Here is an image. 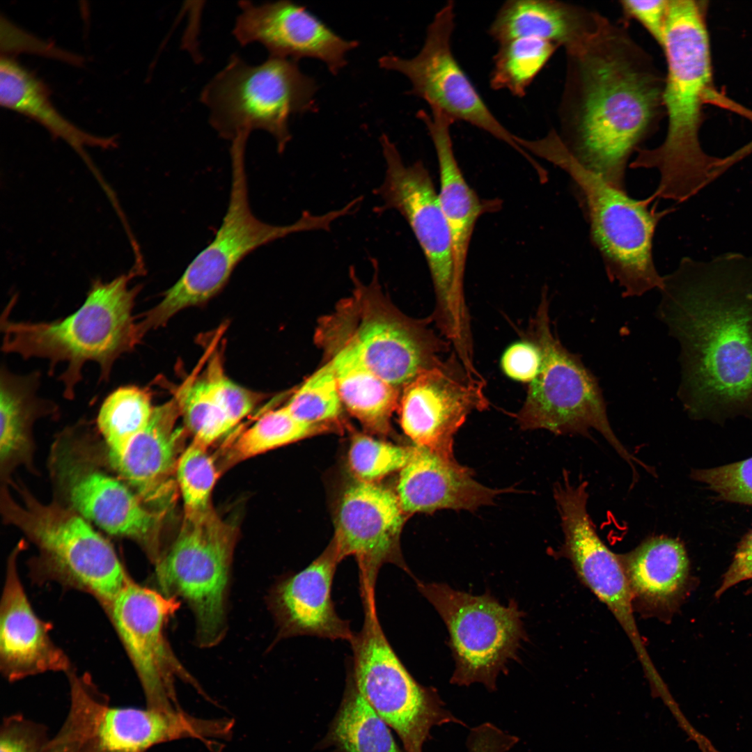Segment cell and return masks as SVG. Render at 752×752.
Returning a JSON list of instances; mask_svg holds the SVG:
<instances>
[{"instance_id":"cell-1","label":"cell","mask_w":752,"mask_h":752,"mask_svg":"<svg viewBox=\"0 0 752 752\" xmlns=\"http://www.w3.org/2000/svg\"><path fill=\"white\" fill-rule=\"evenodd\" d=\"M659 290L657 315L680 346L677 396L687 412L752 414V260L683 258Z\"/></svg>"},{"instance_id":"cell-2","label":"cell","mask_w":752,"mask_h":752,"mask_svg":"<svg viewBox=\"0 0 752 752\" xmlns=\"http://www.w3.org/2000/svg\"><path fill=\"white\" fill-rule=\"evenodd\" d=\"M565 52L558 135L582 165L625 189L629 157L665 114V77L625 27L600 13Z\"/></svg>"},{"instance_id":"cell-3","label":"cell","mask_w":752,"mask_h":752,"mask_svg":"<svg viewBox=\"0 0 752 752\" xmlns=\"http://www.w3.org/2000/svg\"><path fill=\"white\" fill-rule=\"evenodd\" d=\"M704 1L670 0L661 48L667 72L663 92L667 130L656 148H639L632 169H655V198L683 201L719 174L721 162L699 143L703 107L713 97L710 44Z\"/></svg>"},{"instance_id":"cell-4","label":"cell","mask_w":752,"mask_h":752,"mask_svg":"<svg viewBox=\"0 0 752 752\" xmlns=\"http://www.w3.org/2000/svg\"><path fill=\"white\" fill-rule=\"evenodd\" d=\"M143 273L136 267L110 281H93L81 306L68 316L50 322L14 321L9 318L16 301L13 297L1 316L3 334L1 350L24 359L42 358L49 362L48 374L59 363H66L58 377L63 396L72 400L82 379L87 362L97 363L100 381L107 382L113 364L140 343L133 311L141 285L130 286Z\"/></svg>"},{"instance_id":"cell-5","label":"cell","mask_w":752,"mask_h":752,"mask_svg":"<svg viewBox=\"0 0 752 752\" xmlns=\"http://www.w3.org/2000/svg\"><path fill=\"white\" fill-rule=\"evenodd\" d=\"M519 143L569 175L584 207L591 240L609 279L618 283L623 297H639L653 289L661 290L664 276L654 263L652 242L656 227L667 212L649 208L655 196L634 199L625 189L609 183L582 165L554 129L541 139L519 138Z\"/></svg>"},{"instance_id":"cell-6","label":"cell","mask_w":752,"mask_h":752,"mask_svg":"<svg viewBox=\"0 0 752 752\" xmlns=\"http://www.w3.org/2000/svg\"><path fill=\"white\" fill-rule=\"evenodd\" d=\"M350 274L352 295L340 301L318 327L317 340L322 348L352 347L374 373L397 388L444 360L449 343L424 320L399 311L382 292L377 271L368 285L354 272Z\"/></svg>"},{"instance_id":"cell-7","label":"cell","mask_w":752,"mask_h":752,"mask_svg":"<svg viewBox=\"0 0 752 752\" xmlns=\"http://www.w3.org/2000/svg\"><path fill=\"white\" fill-rule=\"evenodd\" d=\"M244 153L245 146L231 145V187L221 224L211 243L191 261L162 300L139 315L143 334L164 325L181 310L214 296L242 259L258 247L298 232L329 230L334 221L349 214L348 208L343 207L320 215L304 212L288 225L260 221L249 206Z\"/></svg>"},{"instance_id":"cell-8","label":"cell","mask_w":752,"mask_h":752,"mask_svg":"<svg viewBox=\"0 0 752 752\" xmlns=\"http://www.w3.org/2000/svg\"><path fill=\"white\" fill-rule=\"evenodd\" d=\"M317 90L315 80L300 70L297 61L269 56L251 65L233 54L205 85L201 100L221 137L247 141L251 131L265 130L281 153L291 139L290 117L313 111Z\"/></svg>"},{"instance_id":"cell-9","label":"cell","mask_w":752,"mask_h":752,"mask_svg":"<svg viewBox=\"0 0 752 752\" xmlns=\"http://www.w3.org/2000/svg\"><path fill=\"white\" fill-rule=\"evenodd\" d=\"M13 485L19 501L7 485L1 489L6 524L19 529L37 547L40 565L49 576L107 605L130 579L112 545L75 510L58 501L43 503L24 485Z\"/></svg>"},{"instance_id":"cell-10","label":"cell","mask_w":752,"mask_h":752,"mask_svg":"<svg viewBox=\"0 0 752 752\" xmlns=\"http://www.w3.org/2000/svg\"><path fill=\"white\" fill-rule=\"evenodd\" d=\"M237 529L213 507L184 514L177 535L155 565L163 595L184 600L201 648L217 645L227 630V604Z\"/></svg>"},{"instance_id":"cell-11","label":"cell","mask_w":752,"mask_h":752,"mask_svg":"<svg viewBox=\"0 0 752 752\" xmlns=\"http://www.w3.org/2000/svg\"><path fill=\"white\" fill-rule=\"evenodd\" d=\"M527 339L542 354V364L530 383L525 401L516 415L523 430H547L556 434L590 437L599 432L635 473L634 463L643 465L625 448L613 432L599 384L580 358L568 351L551 327L549 301L544 290Z\"/></svg>"},{"instance_id":"cell-12","label":"cell","mask_w":752,"mask_h":752,"mask_svg":"<svg viewBox=\"0 0 752 752\" xmlns=\"http://www.w3.org/2000/svg\"><path fill=\"white\" fill-rule=\"evenodd\" d=\"M361 629L350 642V675L357 689L376 713L393 728L406 752H423L435 726H467L446 707L438 692L420 684L409 673L389 643L379 623L375 593H361Z\"/></svg>"},{"instance_id":"cell-13","label":"cell","mask_w":752,"mask_h":752,"mask_svg":"<svg viewBox=\"0 0 752 752\" xmlns=\"http://www.w3.org/2000/svg\"><path fill=\"white\" fill-rule=\"evenodd\" d=\"M386 162L377 189L384 208L406 219L425 257L436 297L434 319L441 334L460 340L471 331L464 288L456 279L452 237L439 194L421 162L406 165L388 136L379 139Z\"/></svg>"},{"instance_id":"cell-14","label":"cell","mask_w":752,"mask_h":752,"mask_svg":"<svg viewBox=\"0 0 752 752\" xmlns=\"http://www.w3.org/2000/svg\"><path fill=\"white\" fill-rule=\"evenodd\" d=\"M78 440L75 425L60 435L52 451L51 472L62 504L110 535L135 541L155 563L162 552L164 515L146 506L122 479L102 468L91 444Z\"/></svg>"},{"instance_id":"cell-15","label":"cell","mask_w":752,"mask_h":752,"mask_svg":"<svg viewBox=\"0 0 752 752\" xmlns=\"http://www.w3.org/2000/svg\"><path fill=\"white\" fill-rule=\"evenodd\" d=\"M418 591L444 620L455 662L451 683L469 687L483 684L496 690L499 675L517 657L526 633L517 603L501 605L488 592L473 595L442 583L416 580Z\"/></svg>"},{"instance_id":"cell-16","label":"cell","mask_w":752,"mask_h":752,"mask_svg":"<svg viewBox=\"0 0 752 752\" xmlns=\"http://www.w3.org/2000/svg\"><path fill=\"white\" fill-rule=\"evenodd\" d=\"M68 714L58 734L74 752H147L159 744L182 738L207 739L208 719L180 708L161 710L115 707L95 689L89 677L68 672Z\"/></svg>"},{"instance_id":"cell-17","label":"cell","mask_w":752,"mask_h":752,"mask_svg":"<svg viewBox=\"0 0 752 752\" xmlns=\"http://www.w3.org/2000/svg\"><path fill=\"white\" fill-rule=\"evenodd\" d=\"M455 19L454 2L448 1L430 23L417 55L411 58L385 55L379 59L380 68L404 75L412 84L409 93L425 100L431 112L482 130L528 159L517 136L492 113L456 59L452 49Z\"/></svg>"},{"instance_id":"cell-18","label":"cell","mask_w":752,"mask_h":752,"mask_svg":"<svg viewBox=\"0 0 752 752\" xmlns=\"http://www.w3.org/2000/svg\"><path fill=\"white\" fill-rule=\"evenodd\" d=\"M588 483H572L569 473L554 488L564 542L560 553L583 583L613 614L628 636L651 685L661 681L645 648L633 611V595L620 556L600 539L587 511Z\"/></svg>"},{"instance_id":"cell-19","label":"cell","mask_w":752,"mask_h":752,"mask_svg":"<svg viewBox=\"0 0 752 752\" xmlns=\"http://www.w3.org/2000/svg\"><path fill=\"white\" fill-rule=\"evenodd\" d=\"M180 601L130 579L104 607L134 666L148 707H178L177 678L198 687L195 680L173 652L165 634Z\"/></svg>"},{"instance_id":"cell-20","label":"cell","mask_w":752,"mask_h":752,"mask_svg":"<svg viewBox=\"0 0 752 752\" xmlns=\"http://www.w3.org/2000/svg\"><path fill=\"white\" fill-rule=\"evenodd\" d=\"M485 382L472 377L453 352L402 388L400 423L414 445L453 459L454 437L473 411L489 406Z\"/></svg>"},{"instance_id":"cell-21","label":"cell","mask_w":752,"mask_h":752,"mask_svg":"<svg viewBox=\"0 0 752 752\" xmlns=\"http://www.w3.org/2000/svg\"><path fill=\"white\" fill-rule=\"evenodd\" d=\"M407 517L396 494L377 483L357 480L342 493L332 541L341 561L348 556L355 558L360 590L375 591L379 570L386 563L414 577L400 549Z\"/></svg>"},{"instance_id":"cell-22","label":"cell","mask_w":752,"mask_h":752,"mask_svg":"<svg viewBox=\"0 0 752 752\" xmlns=\"http://www.w3.org/2000/svg\"><path fill=\"white\" fill-rule=\"evenodd\" d=\"M241 12L233 33L242 46L259 42L269 56L324 62L333 75L347 63V52L359 43L339 36L304 7L281 0L256 5L238 3Z\"/></svg>"},{"instance_id":"cell-23","label":"cell","mask_w":752,"mask_h":752,"mask_svg":"<svg viewBox=\"0 0 752 752\" xmlns=\"http://www.w3.org/2000/svg\"><path fill=\"white\" fill-rule=\"evenodd\" d=\"M340 561L331 540L306 567L273 586L268 603L279 639L311 636L352 641L354 633L350 622L338 615L331 597L333 580Z\"/></svg>"},{"instance_id":"cell-24","label":"cell","mask_w":752,"mask_h":752,"mask_svg":"<svg viewBox=\"0 0 752 752\" xmlns=\"http://www.w3.org/2000/svg\"><path fill=\"white\" fill-rule=\"evenodd\" d=\"M180 416L176 400L155 406L143 430L121 457L108 464L150 509L164 515L174 502L176 468L184 451L186 428L176 425Z\"/></svg>"},{"instance_id":"cell-25","label":"cell","mask_w":752,"mask_h":752,"mask_svg":"<svg viewBox=\"0 0 752 752\" xmlns=\"http://www.w3.org/2000/svg\"><path fill=\"white\" fill-rule=\"evenodd\" d=\"M23 547L8 558L0 604V667L10 681L70 671L68 658L52 640L49 625L34 611L21 581L17 557Z\"/></svg>"},{"instance_id":"cell-26","label":"cell","mask_w":752,"mask_h":752,"mask_svg":"<svg viewBox=\"0 0 752 752\" xmlns=\"http://www.w3.org/2000/svg\"><path fill=\"white\" fill-rule=\"evenodd\" d=\"M508 491L485 486L473 478L471 469L455 458H444L416 446L413 457L400 471L395 494L409 517L442 509L474 511Z\"/></svg>"},{"instance_id":"cell-27","label":"cell","mask_w":752,"mask_h":752,"mask_svg":"<svg viewBox=\"0 0 752 752\" xmlns=\"http://www.w3.org/2000/svg\"><path fill=\"white\" fill-rule=\"evenodd\" d=\"M433 143L439 166L441 205L453 242L457 281L464 288L467 256L475 224L485 205L467 182L457 162L451 135L453 122L439 113L418 111Z\"/></svg>"},{"instance_id":"cell-28","label":"cell","mask_w":752,"mask_h":752,"mask_svg":"<svg viewBox=\"0 0 752 752\" xmlns=\"http://www.w3.org/2000/svg\"><path fill=\"white\" fill-rule=\"evenodd\" d=\"M0 104L6 109L31 118L52 136L65 142L105 186L86 150L113 148L116 144L115 139L93 134L68 120L53 104L46 85L8 55H3L0 61Z\"/></svg>"},{"instance_id":"cell-29","label":"cell","mask_w":752,"mask_h":752,"mask_svg":"<svg viewBox=\"0 0 752 752\" xmlns=\"http://www.w3.org/2000/svg\"><path fill=\"white\" fill-rule=\"evenodd\" d=\"M41 373L10 372L2 365L0 373V468L1 480L11 482L12 471L19 466H33V426L36 420L55 415V402L38 395Z\"/></svg>"},{"instance_id":"cell-30","label":"cell","mask_w":752,"mask_h":752,"mask_svg":"<svg viewBox=\"0 0 752 752\" xmlns=\"http://www.w3.org/2000/svg\"><path fill=\"white\" fill-rule=\"evenodd\" d=\"M597 12L551 0H509L499 9L488 33L499 44L534 38L567 48L595 24Z\"/></svg>"},{"instance_id":"cell-31","label":"cell","mask_w":752,"mask_h":752,"mask_svg":"<svg viewBox=\"0 0 752 752\" xmlns=\"http://www.w3.org/2000/svg\"><path fill=\"white\" fill-rule=\"evenodd\" d=\"M620 559L634 599L652 607H670L684 593L689 562L679 540L650 538Z\"/></svg>"},{"instance_id":"cell-32","label":"cell","mask_w":752,"mask_h":752,"mask_svg":"<svg viewBox=\"0 0 752 752\" xmlns=\"http://www.w3.org/2000/svg\"><path fill=\"white\" fill-rule=\"evenodd\" d=\"M334 368L343 405L371 433L388 434L398 406V388L374 373L348 345L324 348Z\"/></svg>"},{"instance_id":"cell-33","label":"cell","mask_w":752,"mask_h":752,"mask_svg":"<svg viewBox=\"0 0 752 752\" xmlns=\"http://www.w3.org/2000/svg\"><path fill=\"white\" fill-rule=\"evenodd\" d=\"M221 368L219 359H210L202 375L188 379L174 397L185 428L207 447L235 426L222 391Z\"/></svg>"},{"instance_id":"cell-34","label":"cell","mask_w":752,"mask_h":752,"mask_svg":"<svg viewBox=\"0 0 752 752\" xmlns=\"http://www.w3.org/2000/svg\"><path fill=\"white\" fill-rule=\"evenodd\" d=\"M330 737L343 752H406L398 745L389 726L360 694L350 677Z\"/></svg>"},{"instance_id":"cell-35","label":"cell","mask_w":752,"mask_h":752,"mask_svg":"<svg viewBox=\"0 0 752 752\" xmlns=\"http://www.w3.org/2000/svg\"><path fill=\"white\" fill-rule=\"evenodd\" d=\"M154 407L150 391L134 384L121 386L106 397L98 412L97 426L109 460L123 456L147 426Z\"/></svg>"},{"instance_id":"cell-36","label":"cell","mask_w":752,"mask_h":752,"mask_svg":"<svg viewBox=\"0 0 752 752\" xmlns=\"http://www.w3.org/2000/svg\"><path fill=\"white\" fill-rule=\"evenodd\" d=\"M559 46L538 38H516L499 44L493 58L489 85L523 97L537 75Z\"/></svg>"},{"instance_id":"cell-37","label":"cell","mask_w":752,"mask_h":752,"mask_svg":"<svg viewBox=\"0 0 752 752\" xmlns=\"http://www.w3.org/2000/svg\"><path fill=\"white\" fill-rule=\"evenodd\" d=\"M331 430L299 421L285 405L265 413L233 440L227 451V463L233 464Z\"/></svg>"},{"instance_id":"cell-38","label":"cell","mask_w":752,"mask_h":752,"mask_svg":"<svg viewBox=\"0 0 752 752\" xmlns=\"http://www.w3.org/2000/svg\"><path fill=\"white\" fill-rule=\"evenodd\" d=\"M290 412L304 423L335 427L342 412L336 377L328 361L296 390L285 405Z\"/></svg>"},{"instance_id":"cell-39","label":"cell","mask_w":752,"mask_h":752,"mask_svg":"<svg viewBox=\"0 0 752 752\" xmlns=\"http://www.w3.org/2000/svg\"><path fill=\"white\" fill-rule=\"evenodd\" d=\"M207 448L193 439L179 457L176 483L182 497L184 514L202 512L212 507V493L219 471Z\"/></svg>"},{"instance_id":"cell-40","label":"cell","mask_w":752,"mask_h":752,"mask_svg":"<svg viewBox=\"0 0 752 752\" xmlns=\"http://www.w3.org/2000/svg\"><path fill=\"white\" fill-rule=\"evenodd\" d=\"M415 451V445H395L357 433L352 438L348 462L357 480L377 483L391 473L400 471Z\"/></svg>"},{"instance_id":"cell-41","label":"cell","mask_w":752,"mask_h":752,"mask_svg":"<svg viewBox=\"0 0 752 752\" xmlns=\"http://www.w3.org/2000/svg\"><path fill=\"white\" fill-rule=\"evenodd\" d=\"M691 477L707 485L721 500L752 506V457L718 467L694 470Z\"/></svg>"},{"instance_id":"cell-42","label":"cell","mask_w":752,"mask_h":752,"mask_svg":"<svg viewBox=\"0 0 752 752\" xmlns=\"http://www.w3.org/2000/svg\"><path fill=\"white\" fill-rule=\"evenodd\" d=\"M49 740L43 725L13 714L1 724L0 752H42Z\"/></svg>"},{"instance_id":"cell-43","label":"cell","mask_w":752,"mask_h":752,"mask_svg":"<svg viewBox=\"0 0 752 752\" xmlns=\"http://www.w3.org/2000/svg\"><path fill=\"white\" fill-rule=\"evenodd\" d=\"M501 362L502 370L508 377L531 383L540 371L542 354L539 347L526 339L509 346Z\"/></svg>"},{"instance_id":"cell-44","label":"cell","mask_w":752,"mask_h":752,"mask_svg":"<svg viewBox=\"0 0 752 752\" xmlns=\"http://www.w3.org/2000/svg\"><path fill=\"white\" fill-rule=\"evenodd\" d=\"M620 3L625 17L639 22L661 47L669 0H624Z\"/></svg>"},{"instance_id":"cell-45","label":"cell","mask_w":752,"mask_h":752,"mask_svg":"<svg viewBox=\"0 0 752 752\" xmlns=\"http://www.w3.org/2000/svg\"><path fill=\"white\" fill-rule=\"evenodd\" d=\"M519 739L490 722L472 728L467 736V752H508Z\"/></svg>"},{"instance_id":"cell-46","label":"cell","mask_w":752,"mask_h":752,"mask_svg":"<svg viewBox=\"0 0 752 752\" xmlns=\"http://www.w3.org/2000/svg\"><path fill=\"white\" fill-rule=\"evenodd\" d=\"M746 580H752V530L741 540L732 563L726 572L716 597L728 588Z\"/></svg>"},{"instance_id":"cell-47","label":"cell","mask_w":752,"mask_h":752,"mask_svg":"<svg viewBox=\"0 0 752 752\" xmlns=\"http://www.w3.org/2000/svg\"><path fill=\"white\" fill-rule=\"evenodd\" d=\"M42 752H71L70 750L56 738L50 739Z\"/></svg>"}]
</instances>
